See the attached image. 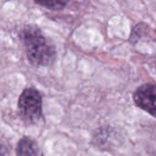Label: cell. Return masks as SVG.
Instances as JSON below:
<instances>
[{"mask_svg": "<svg viewBox=\"0 0 156 156\" xmlns=\"http://www.w3.org/2000/svg\"><path fill=\"white\" fill-rule=\"evenodd\" d=\"M28 61L36 67L51 65L57 57L55 46L44 36L41 29L34 24L24 26L18 33Z\"/></svg>", "mask_w": 156, "mask_h": 156, "instance_id": "6da1fadb", "label": "cell"}, {"mask_svg": "<svg viewBox=\"0 0 156 156\" xmlns=\"http://www.w3.org/2000/svg\"><path fill=\"white\" fill-rule=\"evenodd\" d=\"M18 109L22 118L28 122H34L38 120L42 113L40 93L32 88L24 90L18 99Z\"/></svg>", "mask_w": 156, "mask_h": 156, "instance_id": "7a4b0ae2", "label": "cell"}, {"mask_svg": "<svg viewBox=\"0 0 156 156\" xmlns=\"http://www.w3.org/2000/svg\"><path fill=\"white\" fill-rule=\"evenodd\" d=\"M135 105L156 118V84L145 83L139 86L133 93Z\"/></svg>", "mask_w": 156, "mask_h": 156, "instance_id": "3957f363", "label": "cell"}, {"mask_svg": "<svg viewBox=\"0 0 156 156\" xmlns=\"http://www.w3.org/2000/svg\"><path fill=\"white\" fill-rule=\"evenodd\" d=\"M122 134L116 128L104 126L97 129L94 133L92 143L95 147L102 150H112L120 145L122 142Z\"/></svg>", "mask_w": 156, "mask_h": 156, "instance_id": "277c9868", "label": "cell"}, {"mask_svg": "<svg viewBox=\"0 0 156 156\" xmlns=\"http://www.w3.org/2000/svg\"><path fill=\"white\" fill-rule=\"evenodd\" d=\"M39 151L37 144L28 137L22 138L16 146L17 156H38Z\"/></svg>", "mask_w": 156, "mask_h": 156, "instance_id": "5b68a950", "label": "cell"}, {"mask_svg": "<svg viewBox=\"0 0 156 156\" xmlns=\"http://www.w3.org/2000/svg\"><path fill=\"white\" fill-rule=\"evenodd\" d=\"M34 2L50 10H62L69 4V0H34Z\"/></svg>", "mask_w": 156, "mask_h": 156, "instance_id": "8992f818", "label": "cell"}, {"mask_svg": "<svg viewBox=\"0 0 156 156\" xmlns=\"http://www.w3.org/2000/svg\"><path fill=\"white\" fill-rule=\"evenodd\" d=\"M0 151H3V149H1V147H0Z\"/></svg>", "mask_w": 156, "mask_h": 156, "instance_id": "52a82bcc", "label": "cell"}]
</instances>
